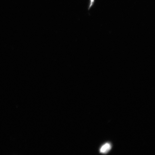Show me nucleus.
Wrapping results in <instances>:
<instances>
[{
	"label": "nucleus",
	"mask_w": 155,
	"mask_h": 155,
	"mask_svg": "<svg viewBox=\"0 0 155 155\" xmlns=\"http://www.w3.org/2000/svg\"><path fill=\"white\" fill-rule=\"evenodd\" d=\"M111 145L110 143H107L101 147L100 150V152L101 153L106 154L111 150Z\"/></svg>",
	"instance_id": "f257e3e1"
},
{
	"label": "nucleus",
	"mask_w": 155,
	"mask_h": 155,
	"mask_svg": "<svg viewBox=\"0 0 155 155\" xmlns=\"http://www.w3.org/2000/svg\"><path fill=\"white\" fill-rule=\"evenodd\" d=\"M91 2L90 6H89V9H90L91 7L93 5V3H94V0H91Z\"/></svg>",
	"instance_id": "f03ea898"
}]
</instances>
